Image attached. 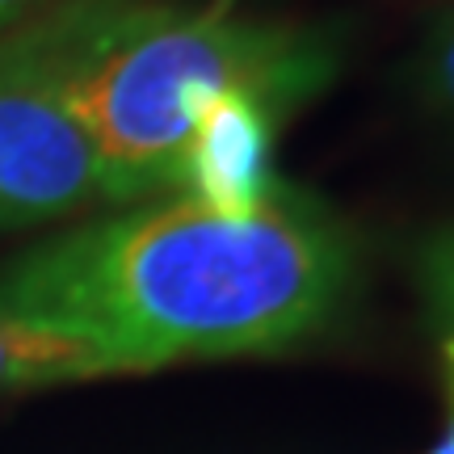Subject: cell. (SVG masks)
I'll return each instance as SVG.
<instances>
[{
  "mask_svg": "<svg viewBox=\"0 0 454 454\" xmlns=\"http://www.w3.org/2000/svg\"><path fill=\"white\" fill-rule=\"evenodd\" d=\"M349 240L278 190L227 215L168 194L72 227L0 270V311L89 337L110 374L282 354L349 294Z\"/></svg>",
  "mask_w": 454,
  "mask_h": 454,
  "instance_id": "obj_1",
  "label": "cell"
},
{
  "mask_svg": "<svg viewBox=\"0 0 454 454\" xmlns=\"http://www.w3.org/2000/svg\"><path fill=\"white\" fill-rule=\"evenodd\" d=\"M26 43L81 122L110 207L177 194L190 130L223 93H257L286 114L333 76L316 34L244 21L227 4L84 0L26 30Z\"/></svg>",
  "mask_w": 454,
  "mask_h": 454,
  "instance_id": "obj_2",
  "label": "cell"
},
{
  "mask_svg": "<svg viewBox=\"0 0 454 454\" xmlns=\"http://www.w3.org/2000/svg\"><path fill=\"white\" fill-rule=\"evenodd\" d=\"M101 202L93 147L26 34L0 47V231Z\"/></svg>",
  "mask_w": 454,
  "mask_h": 454,
  "instance_id": "obj_3",
  "label": "cell"
},
{
  "mask_svg": "<svg viewBox=\"0 0 454 454\" xmlns=\"http://www.w3.org/2000/svg\"><path fill=\"white\" fill-rule=\"evenodd\" d=\"M282 114L257 93H223L190 130L177 194L227 215H244L282 185L270 173L274 127Z\"/></svg>",
  "mask_w": 454,
  "mask_h": 454,
  "instance_id": "obj_4",
  "label": "cell"
},
{
  "mask_svg": "<svg viewBox=\"0 0 454 454\" xmlns=\"http://www.w3.org/2000/svg\"><path fill=\"white\" fill-rule=\"evenodd\" d=\"M98 379L114 374L89 337L21 311H0V391L72 387Z\"/></svg>",
  "mask_w": 454,
  "mask_h": 454,
  "instance_id": "obj_5",
  "label": "cell"
},
{
  "mask_svg": "<svg viewBox=\"0 0 454 454\" xmlns=\"http://www.w3.org/2000/svg\"><path fill=\"white\" fill-rule=\"evenodd\" d=\"M442 362H446V429L417 454H454V337L442 345Z\"/></svg>",
  "mask_w": 454,
  "mask_h": 454,
  "instance_id": "obj_6",
  "label": "cell"
},
{
  "mask_svg": "<svg viewBox=\"0 0 454 454\" xmlns=\"http://www.w3.org/2000/svg\"><path fill=\"white\" fill-rule=\"evenodd\" d=\"M434 89L454 106V34L438 47V55H434Z\"/></svg>",
  "mask_w": 454,
  "mask_h": 454,
  "instance_id": "obj_7",
  "label": "cell"
},
{
  "mask_svg": "<svg viewBox=\"0 0 454 454\" xmlns=\"http://www.w3.org/2000/svg\"><path fill=\"white\" fill-rule=\"evenodd\" d=\"M34 4H43V0H0V34L13 26L17 17H26Z\"/></svg>",
  "mask_w": 454,
  "mask_h": 454,
  "instance_id": "obj_8",
  "label": "cell"
}]
</instances>
